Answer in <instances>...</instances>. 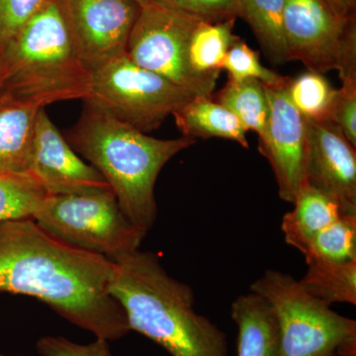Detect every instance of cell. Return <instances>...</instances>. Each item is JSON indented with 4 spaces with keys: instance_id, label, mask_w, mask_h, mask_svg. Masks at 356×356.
Masks as SVG:
<instances>
[{
    "instance_id": "obj_29",
    "label": "cell",
    "mask_w": 356,
    "mask_h": 356,
    "mask_svg": "<svg viewBox=\"0 0 356 356\" xmlns=\"http://www.w3.org/2000/svg\"><path fill=\"white\" fill-rule=\"evenodd\" d=\"M337 89L332 107L331 123L334 124L346 140L356 147V81H344Z\"/></svg>"
},
{
    "instance_id": "obj_2",
    "label": "cell",
    "mask_w": 356,
    "mask_h": 356,
    "mask_svg": "<svg viewBox=\"0 0 356 356\" xmlns=\"http://www.w3.org/2000/svg\"><path fill=\"white\" fill-rule=\"evenodd\" d=\"M113 262L109 294L131 331L172 356H229L226 332L195 311L192 288L166 273L156 254L137 250Z\"/></svg>"
},
{
    "instance_id": "obj_5",
    "label": "cell",
    "mask_w": 356,
    "mask_h": 356,
    "mask_svg": "<svg viewBox=\"0 0 356 356\" xmlns=\"http://www.w3.org/2000/svg\"><path fill=\"white\" fill-rule=\"evenodd\" d=\"M271 304L280 329L278 356L356 353V322L314 298L292 275L266 270L250 287Z\"/></svg>"
},
{
    "instance_id": "obj_26",
    "label": "cell",
    "mask_w": 356,
    "mask_h": 356,
    "mask_svg": "<svg viewBox=\"0 0 356 356\" xmlns=\"http://www.w3.org/2000/svg\"><path fill=\"white\" fill-rule=\"evenodd\" d=\"M49 0H0V51Z\"/></svg>"
},
{
    "instance_id": "obj_3",
    "label": "cell",
    "mask_w": 356,
    "mask_h": 356,
    "mask_svg": "<svg viewBox=\"0 0 356 356\" xmlns=\"http://www.w3.org/2000/svg\"><path fill=\"white\" fill-rule=\"evenodd\" d=\"M67 140L104 177L124 215L147 233L158 215L154 185L159 172L196 143L185 137L156 139L86 102Z\"/></svg>"
},
{
    "instance_id": "obj_25",
    "label": "cell",
    "mask_w": 356,
    "mask_h": 356,
    "mask_svg": "<svg viewBox=\"0 0 356 356\" xmlns=\"http://www.w3.org/2000/svg\"><path fill=\"white\" fill-rule=\"evenodd\" d=\"M222 70H227L229 79L233 81L257 79L268 88L285 86L290 81V77L281 76L264 67L259 60V54L252 50L241 37L229 48Z\"/></svg>"
},
{
    "instance_id": "obj_32",
    "label": "cell",
    "mask_w": 356,
    "mask_h": 356,
    "mask_svg": "<svg viewBox=\"0 0 356 356\" xmlns=\"http://www.w3.org/2000/svg\"><path fill=\"white\" fill-rule=\"evenodd\" d=\"M336 356H356V353H343V355H337Z\"/></svg>"
},
{
    "instance_id": "obj_1",
    "label": "cell",
    "mask_w": 356,
    "mask_h": 356,
    "mask_svg": "<svg viewBox=\"0 0 356 356\" xmlns=\"http://www.w3.org/2000/svg\"><path fill=\"white\" fill-rule=\"evenodd\" d=\"M115 264L49 235L32 218L0 222V292L34 297L97 339L131 332L109 294Z\"/></svg>"
},
{
    "instance_id": "obj_30",
    "label": "cell",
    "mask_w": 356,
    "mask_h": 356,
    "mask_svg": "<svg viewBox=\"0 0 356 356\" xmlns=\"http://www.w3.org/2000/svg\"><path fill=\"white\" fill-rule=\"evenodd\" d=\"M337 15L343 18L356 16V0H325Z\"/></svg>"
},
{
    "instance_id": "obj_14",
    "label": "cell",
    "mask_w": 356,
    "mask_h": 356,
    "mask_svg": "<svg viewBox=\"0 0 356 356\" xmlns=\"http://www.w3.org/2000/svg\"><path fill=\"white\" fill-rule=\"evenodd\" d=\"M36 103L0 89V172L29 175Z\"/></svg>"
},
{
    "instance_id": "obj_10",
    "label": "cell",
    "mask_w": 356,
    "mask_h": 356,
    "mask_svg": "<svg viewBox=\"0 0 356 356\" xmlns=\"http://www.w3.org/2000/svg\"><path fill=\"white\" fill-rule=\"evenodd\" d=\"M266 93L268 120L259 137V151L270 163L280 197L293 204L305 182V122L292 104L287 86H266Z\"/></svg>"
},
{
    "instance_id": "obj_18",
    "label": "cell",
    "mask_w": 356,
    "mask_h": 356,
    "mask_svg": "<svg viewBox=\"0 0 356 356\" xmlns=\"http://www.w3.org/2000/svg\"><path fill=\"white\" fill-rule=\"evenodd\" d=\"M285 0H236V17L252 28L267 58L274 65L287 63L283 33Z\"/></svg>"
},
{
    "instance_id": "obj_28",
    "label": "cell",
    "mask_w": 356,
    "mask_h": 356,
    "mask_svg": "<svg viewBox=\"0 0 356 356\" xmlns=\"http://www.w3.org/2000/svg\"><path fill=\"white\" fill-rule=\"evenodd\" d=\"M36 350L41 356H112L108 341L102 339L79 344L63 337H44L37 341Z\"/></svg>"
},
{
    "instance_id": "obj_21",
    "label": "cell",
    "mask_w": 356,
    "mask_h": 356,
    "mask_svg": "<svg viewBox=\"0 0 356 356\" xmlns=\"http://www.w3.org/2000/svg\"><path fill=\"white\" fill-rule=\"evenodd\" d=\"M216 102L235 114L247 131L261 136L268 120L266 86L257 79L236 81L228 79L217 93Z\"/></svg>"
},
{
    "instance_id": "obj_33",
    "label": "cell",
    "mask_w": 356,
    "mask_h": 356,
    "mask_svg": "<svg viewBox=\"0 0 356 356\" xmlns=\"http://www.w3.org/2000/svg\"><path fill=\"white\" fill-rule=\"evenodd\" d=\"M0 356H3V355H0Z\"/></svg>"
},
{
    "instance_id": "obj_6",
    "label": "cell",
    "mask_w": 356,
    "mask_h": 356,
    "mask_svg": "<svg viewBox=\"0 0 356 356\" xmlns=\"http://www.w3.org/2000/svg\"><path fill=\"white\" fill-rule=\"evenodd\" d=\"M32 219L60 242L112 261L139 250L147 235L124 215L111 189L48 195Z\"/></svg>"
},
{
    "instance_id": "obj_16",
    "label": "cell",
    "mask_w": 356,
    "mask_h": 356,
    "mask_svg": "<svg viewBox=\"0 0 356 356\" xmlns=\"http://www.w3.org/2000/svg\"><path fill=\"white\" fill-rule=\"evenodd\" d=\"M293 204L294 209L282 218L281 231L285 242L304 255L312 238L343 213L334 199L306 181Z\"/></svg>"
},
{
    "instance_id": "obj_7",
    "label": "cell",
    "mask_w": 356,
    "mask_h": 356,
    "mask_svg": "<svg viewBox=\"0 0 356 356\" xmlns=\"http://www.w3.org/2000/svg\"><path fill=\"white\" fill-rule=\"evenodd\" d=\"M193 97L165 77L136 65L125 54L91 67L89 92L83 102L147 134Z\"/></svg>"
},
{
    "instance_id": "obj_15",
    "label": "cell",
    "mask_w": 356,
    "mask_h": 356,
    "mask_svg": "<svg viewBox=\"0 0 356 356\" xmlns=\"http://www.w3.org/2000/svg\"><path fill=\"white\" fill-rule=\"evenodd\" d=\"M232 320L238 327V356H278L280 329L273 307L250 291L232 303Z\"/></svg>"
},
{
    "instance_id": "obj_4",
    "label": "cell",
    "mask_w": 356,
    "mask_h": 356,
    "mask_svg": "<svg viewBox=\"0 0 356 356\" xmlns=\"http://www.w3.org/2000/svg\"><path fill=\"white\" fill-rule=\"evenodd\" d=\"M90 70L84 62L65 0H49L0 51V89L44 107L86 99Z\"/></svg>"
},
{
    "instance_id": "obj_27",
    "label": "cell",
    "mask_w": 356,
    "mask_h": 356,
    "mask_svg": "<svg viewBox=\"0 0 356 356\" xmlns=\"http://www.w3.org/2000/svg\"><path fill=\"white\" fill-rule=\"evenodd\" d=\"M154 4L189 14L207 22L236 18V0H154Z\"/></svg>"
},
{
    "instance_id": "obj_24",
    "label": "cell",
    "mask_w": 356,
    "mask_h": 356,
    "mask_svg": "<svg viewBox=\"0 0 356 356\" xmlns=\"http://www.w3.org/2000/svg\"><path fill=\"white\" fill-rule=\"evenodd\" d=\"M48 195L30 175L0 172V222L32 218Z\"/></svg>"
},
{
    "instance_id": "obj_19",
    "label": "cell",
    "mask_w": 356,
    "mask_h": 356,
    "mask_svg": "<svg viewBox=\"0 0 356 356\" xmlns=\"http://www.w3.org/2000/svg\"><path fill=\"white\" fill-rule=\"evenodd\" d=\"M236 18L207 22L200 20L191 35L188 60L198 74H220L227 54L240 37L234 34Z\"/></svg>"
},
{
    "instance_id": "obj_9",
    "label": "cell",
    "mask_w": 356,
    "mask_h": 356,
    "mask_svg": "<svg viewBox=\"0 0 356 356\" xmlns=\"http://www.w3.org/2000/svg\"><path fill=\"white\" fill-rule=\"evenodd\" d=\"M283 33L288 62L356 81V16L341 17L325 0H285Z\"/></svg>"
},
{
    "instance_id": "obj_22",
    "label": "cell",
    "mask_w": 356,
    "mask_h": 356,
    "mask_svg": "<svg viewBox=\"0 0 356 356\" xmlns=\"http://www.w3.org/2000/svg\"><path fill=\"white\" fill-rule=\"evenodd\" d=\"M287 92L292 104L304 118L331 123L337 89L332 88L323 74L308 70L295 79L290 77Z\"/></svg>"
},
{
    "instance_id": "obj_17",
    "label": "cell",
    "mask_w": 356,
    "mask_h": 356,
    "mask_svg": "<svg viewBox=\"0 0 356 356\" xmlns=\"http://www.w3.org/2000/svg\"><path fill=\"white\" fill-rule=\"evenodd\" d=\"M172 116L182 137L193 140L221 138L248 147L247 129L235 114L212 99V96H194Z\"/></svg>"
},
{
    "instance_id": "obj_31",
    "label": "cell",
    "mask_w": 356,
    "mask_h": 356,
    "mask_svg": "<svg viewBox=\"0 0 356 356\" xmlns=\"http://www.w3.org/2000/svg\"><path fill=\"white\" fill-rule=\"evenodd\" d=\"M136 1H137L138 3H139L140 6L142 7L152 6V4H154V0H136Z\"/></svg>"
},
{
    "instance_id": "obj_12",
    "label": "cell",
    "mask_w": 356,
    "mask_h": 356,
    "mask_svg": "<svg viewBox=\"0 0 356 356\" xmlns=\"http://www.w3.org/2000/svg\"><path fill=\"white\" fill-rule=\"evenodd\" d=\"M304 122L305 181L334 199L343 215L356 216V147L334 124Z\"/></svg>"
},
{
    "instance_id": "obj_8",
    "label": "cell",
    "mask_w": 356,
    "mask_h": 356,
    "mask_svg": "<svg viewBox=\"0 0 356 356\" xmlns=\"http://www.w3.org/2000/svg\"><path fill=\"white\" fill-rule=\"evenodd\" d=\"M197 17L152 4L142 7L129 37L126 55L140 67L165 77L194 96H212L220 74L202 76L188 60Z\"/></svg>"
},
{
    "instance_id": "obj_20",
    "label": "cell",
    "mask_w": 356,
    "mask_h": 356,
    "mask_svg": "<svg viewBox=\"0 0 356 356\" xmlns=\"http://www.w3.org/2000/svg\"><path fill=\"white\" fill-rule=\"evenodd\" d=\"M300 285L314 298L332 305L356 304V261L344 264L311 262Z\"/></svg>"
},
{
    "instance_id": "obj_13",
    "label": "cell",
    "mask_w": 356,
    "mask_h": 356,
    "mask_svg": "<svg viewBox=\"0 0 356 356\" xmlns=\"http://www.w3.org/2000/svg\"><path fill=\"white\" fill-rule=\"evenodd\" d=\"M79 51L89 70L125 55L142 6L136 0H65Z\"/></svg>"
},
{
    "instance_id": "obj_11",
    "label": "cell",
    "mask_w": 356,
    "mask_h": 356,
    "mask_svg": "<svg viewBox=\"0 0 356 356\" xmlns=\"http://www.w3.org/2000/svg\"><path fill=\"white\" fill-rule=\"evenodd\" d=\"M29 175L49 195L88 194L111 189L92 165L77 156L44 108L33 134Z\"/></svg>"
},
{
    "instance_id": "obj_23",
    "label": "cell",
    "mask_w": 356,
    "mask_h": 356,
    "mask_svg": "<svg viewBox=\"0 0 356 356\" xmlns=\"http://www.w3.org/2000/svg\"><path fill=\"white\" fill-rule=\"evenodd\" d=\"M311 262L344 264L356 261V216L341 215L312 238L304 254Z\"/></svg>"
}]
</instances>
